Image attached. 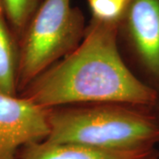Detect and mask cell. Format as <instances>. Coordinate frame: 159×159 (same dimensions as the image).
Here are the masks:
<instances>
[{
	"label": "cell",
	"instance_id": "cell-10",
	"mask_svg": "<svg viewBox=\"0 0 159 159\" xmlns=\"http://www.w3.org/2000/svg\"><path fill=\"white\" fill-rule=\"evenodd\" d=\"M151 110V111L155 114V116L157 118L159 121V96H158V98H157V102L156 103L154 104V106L152 108H150Z\"/></svg>",
	"mask_w": 159,
	"mask_h": 159
},
{
	"label": "cell",
	"instance_id": "cell-3",
	"mask_svg": "<svg viewBox=\"0 0 159 159\" xmlns=\"http://www.w3.org/2000/svg\"><path fill=\"white\" fill-rule=\"evenodd\" d=\"M84 34L83 16L71 0H43L20 38L18 91L74 50Z\"/></svg>",
	"mask_w": 159,
	"mask_h": 159
},
{
	"label": "cell",
	"instance_id": "cell-7",
	"mask_svg": "<svg viewBox=\"0 0 159 159\" xmlns=\"http://www.w3.org/2000/svg\"><path fill=\"white\" fill-rule=\"evenodd\" d=\"M18 49L0 0V92L17 96Z\"/></svg>",
	"mask_w": 159,
	"mask_h": 159
},
{
	"label": "cell",
	"instance_id": "cell-1",
	"mask_svg": "<svg viewBox=\"0 0 159 159\" xmlns=\"http://www.w3.org/2000/svg\"><path fill=\"white\" fill-rule=\"evenodd\" d=\"M119 25L93 18L79 45L40 74L20 97L44 109L109 102L152 108L158 94L122 59L117 44Z\"/></svg>",
	"mask_w": 159,
	"mask_h": 159
},
{
	"label": "cell",
	"instance_id": "cell-6",
	"mask_svg": "<svg viewBox=\"0 0 159 159\" xmlns=\"http://www.w3.org/2000/svg\"><path fill=\"white\" fill-rule=\"evenodd\" d=\"M156 148L134 151H116L73 143H55L43 140L23 147L18 159H158Z\"/></svg>",
	"mask_w": 159,
	"mask_h": 159
},
{
	"label": "cell",
	"instance_id": "cell-5",
	"mask_svg": "<svg viewBox=\"0 0 159 159\" xmlns=\"http://www.w3.org/2000/svg\"><path fill=\"white\" fill-rule=\"evenodd\" d=\"M49 132V109L0 92V159H18L25 145L45 140Z\"/></svg>",
	"mask_w": 159,
	"mask_h": 159
},
{
	"label": "cell",
	"instance_id": "cell-4",
	"mask_svg": "<svg viewBox=\"0 0 159 159\" xmlns=\"http://www.w3.org/2000/svg\"><path fill=\"white\" fill-rule=\"evenodd\" d=\"M120 22L140 80L159 96V0H130Z\"/></svg>",
	"mask_w": 159,
	"mask_h": 159
},
{
	"label": "cell",
	"instance_id": "cell-9",
	"mask_svg": "<svg viewBox=\"0 0 159 159\" xmlns=\"http://www.w3.org/2000/svg\"><path fill=\"white\" fill-rule=\"evenodd\" d=\"M93 18L103 21H120L128 3L123 0H88Z\"/></svg>",
	"mask_w": 159,
	"mask_h": 159
},
{
	"label": "cell",
	"instance_id": "cell-8",
	"mask_svg": "<svg viewBox=\"0 0 159 159\" xmlns=\"http://www.w3.org/2000/svg\"><path fill=\"white\" fill-rule=\"evenodd\" d=\"M39 0H1L6 20L14 36L20 39L38 8Z\"/></svg>",
	"mask_w": 159,
	"mask_h": 159
},
{
	"label": "cell",
	"instance_id": "cell-2",
	"mask_svg": "<svg viewBox=\"0 0 159 159\" xmlns=\"http://www.w3.org/2000/svg\"><path fill=\"white\" fill-rule=\"evenodd\" d=\"M49 109L46 141L134 151L159 142V121L149 108L123 103H91Z\"/></svg>",
	"mask_w": 159,
	"mask_h": 159
}]
</instances>
